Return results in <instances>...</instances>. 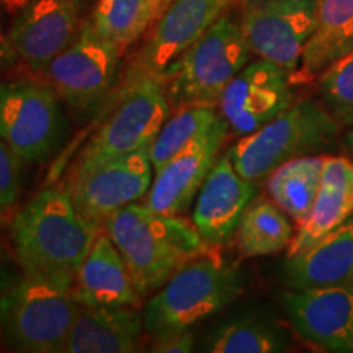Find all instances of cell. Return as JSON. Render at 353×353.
<instances>
[{
	"label": "cell",
	"instance_id": "19",
	"mask_svg": "<svg viewBox=\"0 0 353 353\" xmlns=\"http://www.w3.org/2000/svg\"><path fill=\"white\" fill-rule=\"evenodd\" d=\"M353 214V162L325 156L314 206L286 249V257L303 254Z\"/></svg>",
	"mask_w": 353,
	"mask_h": 353
},
{
	"label": "cell",
	"instance_id": "18",
	"mask_svg": "<svg viewBox=\"0 0 353 353\" xmlns=\"http://www.w3.org/2000/svg\"><path fill=\"white\" fill-rule=\"evenodd\" d=\"M74 299L79 306H134L138 291L120 250L105 231L97 234L74 278Z\"/></svg>",
	"mask_w": 353,
	"mask_h": 353
},
{
	"label": "cell",
	"instance_id": "28",
	"mask_svg": "<svg viewBox=\"0 0 353 353\" xmlns=\"http://www.w3.org/2000/svg\"><path fill=\"white\" fill-rule=\"evenodd\" d=\"M319 92L339 126H353V51L322 70Z\"/></svg>",
	"mask_w": 353,
	"mask_h": 353
},
{
	"label": "cell",
	"instance_id": "32",
	"mask_svg": "<svg viewBox=\"0 0 353 353\" xmlns=\"http://www.w3.org/2000/svg\"><path fill=\"white\" fill-rule=\"evenodd\" d=\"M17 275H19V272L12 268V260L8 257L7 250L0 245V299Z\"/></svg>",
	"mask_w": 353,
	"mask_h": 353
},
{
	"label": "cell",
	"instance_id": "14",
	"mask_svg": "<svg viewBox=\"0 0 353 353\" xmlns=\"http://www.w3.org/2000/svg\"><path fill=\"white\" fill-rule=\"evenodd\" d=\"M152 170L149 149H141L72 180L68 190L77 210L100 228L118 210L148 196Z\"/></svg>",
	"mask_w": 353,
	"mask_h": 353
},
{
	"label": "cell",
	"instance_id": "30",
	"mask_svg": "<svg viewBox=\"0 0 353 353\" xmlns=\"http://www.w3.org/2000/svg\"><path fill=\"white\" fill-rule=\"evenodd\" d=\"M195 347V335L192 330H180V332L167 334L162 337L152 339L151 352L156 353H188Z\"/></svg>",
	"mask_w": 353,
	"mask_h": 353
},
{
	"label": "cell",
	"instance_id": "16",
	"mask_svg": "<svg viewBox=\"0 0 353 353\" xmlns=\"http://www.w3.org/2000/svg\"><path fill=\"white\" fill-rule=\"evenodd\" d=\"M257 196V182L247 180L234 169L228 154L216 159L196 195L192 223L211 250L236 239L247 206Z\"/></svg>",
	"mask_w": 353,
	"mask_h": 353
},
{
	"label": "cell",
	"instance_id": "7",
	"mask_svg": "<svg viewBox=\"0 0 353 353\" xmlns=\"http://www.w3.org/2000/svg\"><path fill=\"white\" fill-rule=\"evenodd\" d=\"M250 54L241 20L224 12L190 48L176 74L167 83L170 108L192 105L218 108L221 94L245 68Z\"/></svg>",
	"mask_w": 353,
	"mask_h": 353
},
{
	"label": "cell",
	"instance_id": "6",
	"mask_svg": "<svg viewBox=\"0 0 353 353\" xmlns=\"http://www.w3.org/2000/svg\"><path fill=\"white\" fill-rule=\"evenodd\" d=\"M113 95L118 99L117 108L85 144L69 182L82 179L114 159L149 149L169 120L172 108L164 82L143 77L121 83Z\"/></svg>",
	"mask_w": 353,
	"mask_h": 353
},
{
	"label": "cell",
	"instance_id": "1",
	"mask_svg": "<svg viewBox=\"0 0 353 353\" xmlns=\"http://www.w3.org/2000/svg\"><path fill=\"white\" fill-rule=\"evenodd\" d=\"M103 228L126 262L139 296L159 290L183 265L211 250L192 221L157 213L145 203L118 210Z\"/></svg>",
	"mask_w": 353,
	"mask_h": 353
},
{
	"label": "cell",
	"instance_id": "2",
	"mask_svg": "<svg viewBox=\"0 0 353 353\" xmlns=\"http://www.w3.org/2000/svg\"><path fill=\"white\" fill-rule=\"evenodd\" d=\"M99 226L74 205L68 188H44L15 214L13 250L21 270L76 273L94 244Z\"/></svg>",
	"mask_w": 353,
	"mask_h": 353
},
{
	"label": "cell",
	"instance_id": "25",
	"mask_svg": "<svg viewBox=\"0 0 353 353\" xmlns=\"http://www.w3.org/2000/svg\"><path fill=\"white\" fill-rule=\"evenodd\" d=\"M161 17L157 0H97L88 23L123 51Z\"/></svg>",
	"mask_w": 353,
	"mask_h": 353
},
{
	"label": "cell",
	"instance_id": "9",
	"mask_svg": "<svg viewBox=\"0 0 353 353\" xmlns=\"http://www.w3.org/2000/svg\"><path fill=\"white\" fill-rule=\"evenodd\" d=\"M123 50L83 21L81 32L43 69L52 90L69 107L92 113L113 94Z\"/></svg>",
	"mask_w": 353,
	"mask_h": 353
},
{
	"label": "cell",
	"instance_id": "5",
	"mask_svg": "<svg viewBox=\"0 0 353 353\" xmlns=\"http://www.w3.org/2000/svg\"><path fill=\"white\" fill-rule=\"evenodd\" d=\"M339 123L317 101H293L260 130L242 136L226 152L247 180L267 179L291 159L314 156L335 143Z\"/></svg>",
	"mask_w": 353,
	"mask_h": 353
},
{
	"label": "cell",
	"instance_id": "23",
	"mask_svg": "<svg viewBox=\"0 0 353 353\" xmlns=\"http://www.w3.org/2000/svg\"><path fill=\"white\" fill-rule=\"evenodd\" d=\"M293 237V224L285 211L273 200L259 196L242 214L236 244L242 257H265L288 249Z\"/></svg>",
	"mask_w": 353,
	"mask_h": 353
},
{
	"label": "cell",
	"instance_id": "35",
	"mask_svg": "<svg viewBox=\"0 0 353 353\" xmlns=\"http://www.w3.org/2000/svg\"><path fill=\"white\" fill-rule=\"evenodd\" d=\"M345 141H347L348 148H350L352 151H353V130H352L350 132H348V134H347V138H345Z\"/></svg>",
	"mask_w": 353,
	"mask_h": 353
},
{
	"label": "cell",
	"instance_id": "11",
	"mask_svg": "<svg viewBox=\"0 0 353 353\" xmlns=\"http://www.w3.org/2000/svg\"><path fill=\"white\" fill-rule=\"evenodd\" d=\"M317 0H244L241 26L250 51L293 76L316 26Z\"/></svg>",
	"mask_w": 353,
	"mask_h": 353
},
{
	"label": "cell",
	"instance_id": "20",
	"mask_svg": "<svg viewBox=\"0 0 353 353\" xmlns=\"http://www.w3.org/2000/svg\"><path fill=\"white\" fill-rule=\"evenodd\" d=\"M290 290L353 283V214L311 249L281 263Z\"/></svg>",
	"mask_w": 353,
	"mask_h": 353
},
{
	"label": "cell",
	"instance_id": "33",
	"mask_svg": "<svg viewBox=\"0 0 353 353\" xmlns=\"http://www.w3.org/2000/svg\"><path fill=\"white\" fill-rule=\"evenodd\" d=\"M28 0H0V6L3 8H7L8 12H19L20 8H23L26 6Z\"/></svg>",
	"mask_w": 353,
	"mask_h": 353
},
{
	"label": "cell",
	"instance_id": "27",
	"mask_svg": "<svg viewBox=\"0 0 353 353\" xmlns=\"http://www.w3.org/2000/svg\"><path fill=\"white\" fill-rule=\"evenodd\" d=\"M286 348L288 342L275 325L254 317L221 325L206 343L213 353H276Z\"/></svg>",
	"mask_w": 353,
	"mask_h": 353
},
{
	"label": "cell",
	"instance_id": "3",
	"mask_svg": "<svg viewBox=\"0 0 353 353\" xmlns=\"http://www.w3.org/2000/svg\"><path fill=\"white\" fill-rule=\"evenodd\" d=\"M74 276L21 270L0 299V339L12 352L63 353L79 304Z\"/></svg>",
	"mask_w": 353,
	"mask_h": 353
},
{
	"label": "cell",
	"instance_id": "10",
	"mask_svg": "<svg viewBox=\"0 0 353 353\" xmlns=\"http://www.w3.org/2000/svg\"><path fill=\"white\" fill-rule=\"evenodd\" d=\"M231 0H172L151 37L128 69L123 83L143 77L169 83L190 48L226 12Z\"/></svg>",
	"mask_w": 353,
	"mask_h": 353
},
{
	"label": "cell",
	"instance_id": "24",
	"mask_svg": "<svg viewBox=\"0 0 353 353\" xmlns=\"http://www.w3.org/2000/svg\"><path fill=\"white\" fill-rule=\"evenodd\" d=\"M325 156H303L291 159L273 172L267 190L272 200L298 226L307 219L319 192Z\"/></svg>",
	"mask_w": 353,
	"mask_h": 353
},
{
	"label": "cell",
	"instance_id": "26",
	"mask_svg": "<svg viewBox=\"0 0 353 353\" xmlns=\"http://www.w3.org/2000/svg\"><path fill=\"white\" fill-rule=\"evenodd\" d=\"M221 118L216 107L210 105H192L176 110V114L164 123L156 139L149 148V156L154 172L169 162L190 143L208 132Z\"/></svg>",
	"mask_w": 353,
	"mask_h": 353
},
{
	"label": "cell",
	"instance_id": "31",
	"mask_svg": "<svg viewBox=\"0 0 353 353\" xmlns=\"http://www.w3.org/2000/svg\"><path fill=\"white\" fill-rule=\"evenodd\" d=\"M19 59L20 57L17 54L15 46H13L12 43L10 32H7L6 26H3L2 13H0V74L10 68V65L15 64Z\"/></svg>",
	"mask_w": 353,
	"mask_h": 353
},
{
	"label": "cell",
	"instance_id": "34",
	"mask_svg": "<svg viewBox=\"0 0 353 353\" xmlns=\"http://www.w3.org/2000/svg\"><path fill=\"white\" fill-rule=\"evenodd\" d=\"M172 3V0H157V7H159V13H164L165 12V8L169 7Z\"/></svg>",
	"mask_w": 353,
	"mask_h": 353
},
{
	"label": "cell",
	"instance_id": "22",
	"mask_svg": "<svg viewBox=\"0 0 353 353\" xmlns=\"http://www.w3.org/2000/svg\"><path fill=\"white\" fill-rule=\"evenodd\" d=\"M353 51V0H317L316 26L291 81H311Z\"/></svg>",
	"mask_w": 353,
	"mask_h": 353
},
{
	"label": "cell",
	"instance_id": "12",
	"mask_svg": "<svg viewBox=\"0 0 353 353\" xmlns=\"http://www.w3.org/2000/svg\"><path fill=\"white\" fill-rule=\"evenodd\" d=\"M281 304L291 327L307 345L353 353V283L285 291Z\"/></svg>",
	"mask_w": 353,
	"mask_h": 353
},
{
	"label": "cell",
	"instance_id": "4",
	"mask_svg": "<svg viewBox=\"0 0 353 353\" xmlns=\"http://www.w3.org/2000/svg\"><path fill=\"white\" fill-rule=\"evenodd\" d=\"M241 272L210 250L175 272L144 306V330L152 339L188 330L241 294Z\"/></svg>",
	"mask_w": 353,
	"mask_h": 353
},
{
	"label": "cell",
	"instance_id": "21",
	"mask_svg": "<svg viewBox=\"0 0 353 353\" xmlns=\"http://www.w3.org/2000/svg\"><path fill=\"white\" fill-rule=\"evenodd\" d=\"M143 329V316L131 306H79L63 353L138 352Z\"/></svg>",
	"mask_w": 353,
	"mask_h": 353
},
{
	"label": "cell",
	"instance_id": "15",
	"mask_svg": "<svg viewBox=\"0 0 353 353\" xmlns=\"http://www.w3.org/2000/svg\"><path fill=\"white\" fill-rule=\"evenodd\" d=\"M88 6L90 0H28L8 30L20 59L43 70L81 32Z\"/></svg>",
	"mask_w": 353,
	"mask_h": 353
},
{
	"label": "cell",
	"instance_id": "17",
	"mask_svg": "<svg viewBox=\"0 0 353 353\" xmlns=\"http://www.w3.org/2000/svg\"><path fill=\"white\" fill-rule=\"evenodd\" d=\"M228 132V123L221 117L208 132L190 143L157 169L145 196V205L162 214L185 213L213 169Z\"/></svg>",
	"mask_w": 353,
	"mask_h": 353
},
{
	"label": "cell",
	"instance_id": "8",
	"mask_svg": "<svg viewBox=\"0 0 353 353\" xmlns=\"http://www.w3.org/2000/svg\"><path fill=\"white\" fill-rule=\"evenodd\" d=\"M68 123L59 95L33 81L0 82V138L26 164L50 159L63 143Z\"/></svg>",
	"mask_w": 353,
	"mask_h": 353
},
{
	"label": "cell",
	"instance_id": "29",
	"mask_svg": "<svg viewBox=\"0 0 353 353\" xmlns=\"http://www.w3.org/2000/svg\"><path fill=\"white\" fill-rule=\"evenodd\" d=\"M20 164V159L0 138V216L12 211L19 201Z\"/></svg>",
	"mask_w": 353,
	"mask_h": 353
},
{
	"label": "cell",
	"instance_id": "13",
	"mask_svg": "<svg viewBox=\"0 0 353 353\" xmlns=\"http://www.w3.org/2000/svg\"><path fill=\"white\" fill-rule=\"evenodd\" d=\"M291 74L270 61H255L228 83L218 108L229 130L247 136L293 103Z\"/></svg>",
	"mask_w": 353,
	"mask_h": 353
}]
</instances>
